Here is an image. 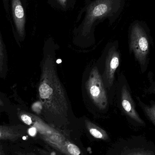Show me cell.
I'll use <instances>...</instances> for the list:
<instances>
[{"label": "cell", "instance_id": "obj_8", "mask_svg": "<svg viewBox=\"0 0 155 155\" xmlns=\"http://www.w3.org/2000/svg\"><path fill=\"white\" fill-rule=\"evenodd\" d=\"M120 62V54L115 46L110 48L107 53L105 61L104 77L105 83L107 87H110L113 85L114 79L115 74Z\"/></svg>", "mask_w": 155, "mask_h": 155}, {"label": "cell", "instance_id": "obj_18", "mask_svg": "<svg viewBox=\"0 0 155 155\" xmlns=\"http://www.w3.org/2000/svg\"><path fill=\"white\" fill-rule=\"evenodd\" d=\"M16 154H17V155H37L33 153H21V152H17Z\"/></svg>", "mask_w": 155, "mask_h": 155}, {"label": "cell", "instance_id": "obj_15", "mask_svg": "<svg viewBox=\"0 0 155 155\" xmlns=\"http://www.w3.org/2000/svg\"><path fill=\"white\" fill-rule=\"evenodd\" d=\"M54 1H56V3H57V7H60V8L63 10L64 8L66 10L68 0H54Z\"/></svg>", "mask_w": 155, "mask_h": 155}, {"label": "cell", "instance_id": "obj_16", "mask_svg": "<svg viewBox=\"0 0 155 155\" xmlns=\"http://www.w3.org/2000/svg\"><path fill=\"white\" fill-rule=\"evenodd\" d=\"M39 153L41 155H61L59 154L58 153H56L54 151H47L44 149H38Z\"/></svg>", "mask_w": 155, "mask_h": 155}, {"label": "cell", "instance_id": "obj_10", "mask_svg": "<svg viewBox=\"0 0 155 155\" xmlns=\"http://www.w3.org/2000/svg\"><path fill=\"white\" fill-rule=\"evenodd\" d=\"M22 126L0 125V140L15 142L23 135Z\"/></svg>", "mask_w": 155, "mask_h": 155}, {"label": "cell", "instance_id": "obj_21", "mask_svg": "<svg viewBox=\"0 0 155 155\" xmlns=\"http://www.w3.org/2000/svg\"><path fill=\"white\" fill-rule=\"evenodd\" d=\"M5 1H6V0H5Z\"/></svg>", "mask_w": 155, "mask_h": 155}, {"label": "cell", "instance_id": "obj_7", "mask_svg": "<svg viewBox=\"0 0 155 155\" xmlns=\"http://www.w3.org/2000/svg\"><path fill=\"white\" fill-rule=\"evenodd\" d=\"M120 102L123 111L136 127H145L146 123L140 117L136 109L130 89L126 84L123 85L121 90Z\"/></svg>", "mask_w": 155, "mask_h": 155}, {"label": "cell", "instance_id": "obj_3", "mask_svg": "<svg viewBox=\"0 0 155 155\" xmlns=\"http://www.w3.org/2000/svg\"><path fill=\"white\" fill-rule=\"evenodd\" d=\"M152 38L149 28L143 21H134L129 29V48L134 54L142 73L147 70L149 64Z\"/></svg>", "mask_w": 155, "mask_h": 155}, {"label": "cell", "instance_id": "obj_4", "mask_svg": "<svg viewBox=\"0 0 155 155\" xmlns=\"http://www.w3.org/2000/svg\"><path fill=\"white\" fill-rule=\"evenodd\" d=\"M31 117L30 126L38 131L41 139L57 152L65 154L64 146L68 139L63 134L45 124L38 117L31 114Z\"/></svg>", "mask_w": 155, "mask_h": 155}, {"label": "cell", "instance_id": "obj_17", "mask_svg": "<svg viewBox=\"0 0 155 155\" xmlns=\"http://www.w3.org/2000/svg\"><path fill=\"white\" fill-rule=\"evenodd\" d=\"M149 92L155 94V82H151V85L149 87Z\"/></svg>", "mask_w": 155, "mask_h": 155}, {"label": "cell", "instance_id": "obj_9", "mask_svg": "<svg viewBox=\"0 0 155 155\" xmlns=\"http://www.w3.org/2000/svg\"><path fill=\"white\" fill-rule=\"evenodd\" d=\"M12 9L16 30L20 37L22 38L25 32V19L21 0H12Z\"/></svg>", "mask_w": 155, "mask_h": 155}, {"label": "cell", "instance_id": "obj_2", "mask_svg": "<svg viewBox=\"0 0 155 155\" xmlns=\"http://www.w3.org/2000/svg\"><path fill=\"white\" fill-rule=\"evenodd\" d=\"M125 0H94L88 4L80 25L81 35L87 36L97 22L107 18L114 21L124 8Z\"/></svg>", "mask_w": 155, "mask_h": 155}, {"label": "cell", "instance_id": "obj_5", "mask_svg": "<svg viewBox=\"0 0 155 155\" xmlns=\"http://www.w3.org/2000/svg\"><path fill=\"white\" fill-rule=\"evenodd\" d=\"M116 155H155V144L144 136H133L120 142Z\"/></svg>", "mask_w": 155, "mask_h": 155}, {"label": "cell", "instance_id": "obj_11", "mask_svg": "<svg viewBox=\"0 0 155 155\" xmlns=\"http://www.w3.org/2000/svg\"><path fill=\"white\" fill-rule=\"evenodd\" d=\"M85 123L87 129L95 138L103 140H107L109 138L107 133L96 125L88 120H85Z\"/></svg>", "mask_w": 155, "mask_h": 155}, {"label": "cell", "instance_id": "obj_13", "mask_svg": "<svg viewBox=\"0 0 155 155\" xmlns=\"http://www.w3.org/2000/svg\"><path fill=\"white\" fill-rule=\"evenodd\" d=\"M64 150L65 155H84L78 147L69 140L65 143Z\"/></svg>", "mask_w": 155, "mask_h": 155}, {"label": "cell", "instance_id": "obj_6", "mask_svg": "<svg viewBox=\"0 0 155 155\" xmlns=\"http://www.w3.org/2000/svg\"><path fill=\"white\" fill-rule=\"evenodd\" d=\"M86 88L94 104L101 110L106 108L108 103L107 94L98 69L94 67L86 84Z\"/></svg>", "mask_w": 155, "mask_h": 155}, {"label": "cell", "instance_id": "obj_14", "mask_svg": "<svg viewBox=\"0 0 155 155\" xmlns=\"http://www.w3.org/2000/svg\"><path fill=\"white\" fill-rule=\"evenodd\" d=\"M4 61V53L3 45L2 42V38L0 35V71L3 70Z\"/></svg>", "mask_w": 155, "mask_h": 155}, {"label": "cell", "instance_id": "obj_12", "mask_svg": "<svg viewBox=\"0 0 155 155\" xmlns=\"http://www.w3.org/2000/svg\"><path fill=\"white\" fill-rule=\"evenodd\" d=\"M136 98L146 116L155 126V102L152 101L150 104L147 105L142 102L139 97H136Z\"/></svg>", "mask_w": 155, "mask_h": 155}, {"label": "cell", "instance_id": "obj_19", "mask_svg": "<svg viewBox=\"0 0 155 155\" xmlns=\"http://www.w3.org/2000/svg\"><path fill=\"white\" fill-rule=\"evenodd\" d=\"M4 105V102L2 100V98L0 97V106H3Z\"/></svg>", "mask_w": 155, "mask_h": 155}, {"label": "cell", "instance_id": "obj_1", "mask_svg": "<svg viewBox=\"0 0 155 155\" xmlns=\"http://www.w3.org/2000/svg\"><path fill=\"white\" fill-rule=\"evenodd\" d=\"M53 57L47 55L42 65L39 97L45 111L54 117L67 115L69 105L65 91L57 75Z\"/></svg>", "mask_w": 155, "mask_h": 155}, {"label": "cell", "instance_id": "obj_20", "mask_svg": "<svg viewBox=\"0 0 155 155\" xmlns=\"http://www.w3.org/2000/svg\"><path fill=\"white\" fill-rule=\"evenodd\" d=\"M3 155V153L2 152V149H1V147H0V155Z\"/></svg>", "mask_w": 155, "mask_h": 155}]
</instances>
